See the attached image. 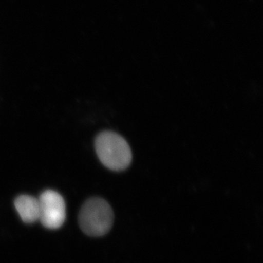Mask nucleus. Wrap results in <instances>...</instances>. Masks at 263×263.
I'll return each mask as SVG.
<instances>
[{
  "label": "nucleus",
  "instance_id": "1",
  "mask_svg": "<svg viewBox=\"0 0 263 263\" xmlns=\"http://www.w3.org/2000/svg\"><path fill=\"white\" fill-rule=\"evenodd\" d=\"M95 149L100 162L111 171H124L133 160L127 142L114 132L105 131L99 134L95 139Z\"/></svg>",
  "mask_w": 263,
  "mask_h": 263
},
{
  "label": "nucleus",
  "instance_id": "2",
  "mask_svg": "<svg viewBox=\"0 0 263 263\" xmlns=\"http://www.w3.org/2000/svg\"><path fill=\"white\" fill-rule=\"evenodd\" d=\"M114 214L106 200L93 197L85 202L79 214V224L86 235L100 237L106 235L113 226Z\"/></svg>",
  "mask_w": 263,
  "mask_h": 263
},
{
  "label": "nucleus",
  "instance_id": "3",
  "mask_svg": "<svg viewBox=\"0 0 263 263\" xmlns=\"http://www.w3.org/2000/svg\"><path fill=\"white\" fill-rule=\"evenodd\" d=\"M40 219L43 226L48 229H58L66 218L65 202L63 197L53 190H46L38 199Z\"/></svg>",
  "mask_w": 263,
  "mask_h": 263
},
{
  "label": "nucleus",
  "instance_id": "4",
  "mask_svg": "<svg viewBox=\"0 0 263 263\" xmlns=\"http://www.w3.org/2000/svg\"><path fill=\"white\" fill-rule=\"evenodd\" d=\"M15 207L24 222L33 223L39 220L40 202L38 199L29 195H21L15 200Z\"/></svg>",
  "mask_w": 263,
  "mask_h": 263
}]
</instances>
